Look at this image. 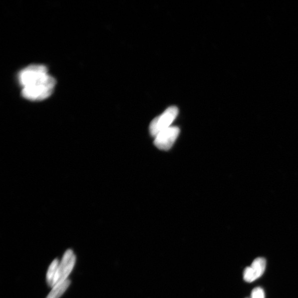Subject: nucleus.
Returning <instances> with one entry per match:
<instances>
[{"mask_svg": "<svg viewBox=\"0 0 298 298\" xmlns=\"http://www.w3.org/2000/svg\"><path fill=\"white\" fill-rule=\"evenodd\" d=\"M56 80L49 74L32 85L23 87L22 96L32 101H40L49 97L53 93Z\"/></svg>", "mask_w": 298, "mask_h": 298, "instance_id": "obj_1", "label": "nucleus"}, {"mask_svg": "<svg viewBox=\"0 0 298 298\" xmlns=\"http://www.w3.org/2000/svg\"><path fill=\"white\" fill-rule=\"evenodd\" d=\"M179 114V109L175 106L166 109L160 116L155 118L150 125V132L155 137L160 132L171 127V124Z\"/></svg>", "mask_w": 298, "mask_h": 298, "instance_id": "obj_2", "label": "nucleus"}, {"mask_svg": "<svg viewBox=\"0 0 298 298\" xmlns=\"http://www.w3.org/2000/svg\"><path fill=\"white\" fill-rule=\"evenodd\" d=\"M48 75V69L43 65H31L20 72L18 80L23 87L42 79Z\"/></svg>", "mask_w": 298, "mask_h": 298, "instance_id": "obj_3", "label": "nucleus"}, {"mask_svg": "<svg viewBox=\"0 0 298 298\" xmlns=\"http://www.w3.org/2000/svg\"><path fill=\"white\" fill-rule=\"evenodd\" d=\"M76 263V256L71 249L67 250L59 263L55 277L54 287L63 283L74 269Z\"/></svg>", "mask_w": 298, "mask_h": 298, "instance_id": "obj_4", "label": "nucleus"}, {"mask_svg": "<svg viewBox=\"0 0 298 298\" xmlns=\"http://www.w3.org/2000/svg\"><path fill=\"white\" fill-rule=\"evenodd\" d=\"M179 134V128L171 126L156 136L154 144L156 147L160 150H168L174 145Z\"/></svg>", "mask_w": 298, "mask_h": 298, "instance_id": "obj_5", "label": "nucleus"}, {"mask_svg": "<svg viewBox=\"0 0 298 298\" xmlns=\"http://www.w3.org/2000/svg\"><path fill=\"white\" fill-rule=\"evenodd\" d=\"M266 267V260L263 258L256 259L250 267L244 271V280L251 283L258 280L264 274Z\"/></svg>", "mask_w": 298, "mask_h": 298, "instance_id": "obj_6", "label": "nucleus"}, {"mask_svg": "<svg viewBox=\"0 0 298 298\" xmlns=\"http://www.w3.org/2000/svg\"><path fill=\"white\" fill-rule=\"evenodd\" d=\"M70 284V281L67 280L63 283L55 286L46 298H60L64 294Z\"/></svg>", "mask_w": 298, "mask_h": 298, "instance_id": "obj_7", "label": "nucleus"}, {"mask_svg": "<svg viewBox=\"0 0 298 298\" xmlns=\"http://www.w3.org/2000/svg\"><path fill=\"white\" fill-rule=\"evenodd\" d=\"M59 265L58 259H55L50 264L46 274L47 284L52 288L54 287L55 277L57 273V268Z\"/></svg>", "mask_w": 298, "mask_h": 298, "instance_id": "obj_8", "label": "nucleus"}, {"mask_svg": "<svg viewBox=\"0 0 298 298\" xmlns=\"http://www.w3.org/2000/svg\"><path fill=\"white\" fill-rule=\"evenodd\" d=\"M265 292L262 288L257 287L252 293V298H265Z\"/></svg>", "mask_w": 298, "mask_h": 298, "instance_id": "obj_9", "label": "nucleus"}]
</instances>
